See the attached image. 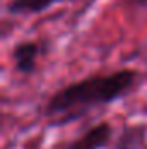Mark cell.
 <instances>
[{"label":"cell","instance_id":"7a4b0ae2","mask_svg":"<svg viewBox=\"0 0 147 149\" xmlns=\"http://www.w3.org/2000/svg\"><path fill=\"white\" fill-rule=\"evenodd\" d=\"M112 127L107 121H101L88 130H85L81 135H78L74 141L68 142L62 149H107L112 144Z\"/></svg>","mask_w":147,"mask_h":149},{"label":"cell","instance_id":"3957f363","mask_svg":"<svg viewBox=\"0 0 147 149\" xmlns=\"http://www.w3.org/2000/svg\"><path fill=\"white\" fill-rule=\"evenodd\" d=\"M42 54V43L35 40H24L14 45L10 57L14 63V70L19 74H31L37 70L38 57Z\"/></svg>","mask_w":147,"mask_h":149},{"label":"cell","instance_id":"6da1fadb","mask_svg":"<svg viewBox=\"0 0 147 149\" xmlns=\"http://www.w3.org/2000/svg\"><path fill=\"white\" fill-rule=\"evenodd\" d=\"M139 73L135 70H116L106 74H92L83 80L69 83L54 92L43 106V116L55 125H66L83 118L95 108L109 106L126 97L135 87Z\"/></svg>","mask_w":147,"mask_h":149},{"label":"cell","instance_id":"8992f818","mask_svg":"<svg viewBox=\"0 0 147 149\" xmlns=\"http://www.w3.org/2000/svg\"><path fill=\"white\" fill-rule=\"evenodd\" d=\"M125 3L128 7H147V0H125Z\"/></svg>","mask_w":147,"mask_h":149},{"label":"cell","instance_id":"5b68a950","mask_svg":"<svg viewBox=\"0 0 147 149\" xmlns=\"http://www.w3.org/2000/svg\"><path fill=\"white\" fill-rule=\"evenodd\" d=\"M61 2H69V0H9L5 10L12 16H31V14H40Z\"/></svg>","mask_w":147,"mask_h":149},{"label":"cell","instance_id":"277c9868","mask_svg":"<svg viewBox=\"0 0 147 149\" xmlns=\"http://www.w3.org/2000/svg\"><path fill=\"white\" fill-rule=\"evenodd\" d=\"M147 144V125L128 123L114 137L111 149H144Z\"/></svg>","mask_w":147,"mask_h":149}]
</instances>
